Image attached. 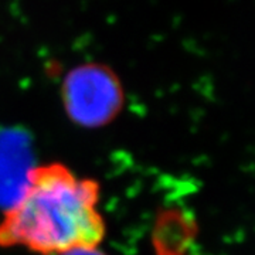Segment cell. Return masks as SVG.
I'll return each instance as SVG.
<instances>
[{
    "label": "cell",
    "mask_w": 255,
    "mask_h": 255,
    "mask_svg": "<svg viewBox=\"0 0 255 255\" xmlns=\"http://www.w3.org/2000/svg\"><path fill=\"white\" fill-rule=\"evenodd\" d=\"M61 100L65 114L75 125L100 128L118 117L124 107V90L108 67L85 64L65 77Z\"/></svg>",
    "instance_id": "2"
},
{
    "label": "cell",
    "mask_w": 255,
    "mask_h": 255,
    "mask_svg": "<svg viewBox=\"0 0 255 255\" xmlns=\"http://www.w3.org/2000/svg\"><path fill=\"white\" fill-rule=\"evenodd\" d=\"M61 255H107L100 247H91V248H78L68 253H64Z\"/></svg>",
    "instance_id": "3"
},
{
    "label": "cell",
    "mask_w": 255,
    "mask_h": 255,
    "mask_svg": "<svg viewBox=\"0 0 255 255\" xmlns=\"http://www.w3.org/2000/svg\"><path fill=\"white\" fill-rule=\"evenodd\" d=\"M100 201L97 180L60 162L31 166L0 217V248L61 255L100 247L107 231Z\"/></svg>",
    "instance_id": "1"
}]
</instances>
